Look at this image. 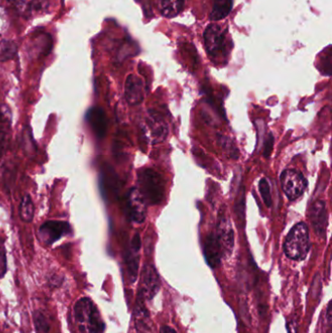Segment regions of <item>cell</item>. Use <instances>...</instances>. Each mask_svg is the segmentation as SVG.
<instances>
[{"instance_id": "obj_1", "label": "cell", "mask_w": 332, "mask_h": 333, "mask_svg": "<svg viewBox=\"0 0 332 333\" xmlns=\"http://www.w3.org/2000/svg\"><path fill=\"white\" fill-rule=\"evenodd\" d=\"M74 319L81 333H102L104 323L95 303L88 297L80 298L74 305Z\"/></svg>"}, {"instance_id": "obj_2", "label": "cell", "mask_w": 332, "mask_h": 333, "mask_svg": "<svg viewBox=\"0 0 332 333\" xmlns=\"http://www.w3.org/2000/svg\"><path fill=\"white\" fill-rule=\"evenodd\" d=\"M284 250L286 255L292 260H303L310 250V235L306 223L299 222L292 227L288 234Z\"/></svg>"}, {"instance_id": "obj_3", "label": "cell", "mask_w": 332, "mask_h": 333, "mask_svg": "<svg viewBox=\"0 0 332 333\" xmlns=\"http://www.w3.org/2000/svg\"><path fill=\"white\" fill-rule=\"evenodd\" d=\"M140 193L145 201L150 204H160L164 198V180L157 171L152 168H145L138 174Z\"/></svg>"}, {"instance_id": "obj_4", "label": "cell", "mask_w": 332, "mask_h": 333, "mask_svg": "<svg viewBox=\"0 0 332 333\" xmlns=\"http://www.w3.org/2000/svg\"><path fill=\"white\" fill-rule=\"evenodd\" d=\"M281 184L290 200L299 198L307 187V180L297 169H286L281 175Z\"/></svg>"}, {"instance_id": "obj_5", "label": "cell", "mask_w": 332, "mask_h": 333, "mask_svg": "<svg viewBox=\"0 0 332 333\" xmlns=\"http://www.w3.org/2000/svg\"><path fill=\"white\" fill-rule=\"evenodd\" d=\"M71 233V226L66 221L49 220L38 229V238L46 246H51L64 236Z\"/></svg>"}, {"instance_id": "obj_6", "label": "cell", "mask_w": 332, "mask_h": 333, "mask_svg": "<svg viewBox=\"0 0 332 333\" xmlns=\"http://www.w3.org/2000/svg\"><path fill=\"white\" fill-rule=\"evenodd\" d=\"M204 41L210 57L223 55L226 47V31L219 25H209L204 33Z\"/></svg>"}, {"instance_id": "obj_7", "label": "cell", "mask_w": 332, "mask_h": 333, "mask_svg": "<svg viewBox=\"0 0 332 333\" xmlns=\"http://www.w3.org/2000/svg\"><path fill=\"white\" fill-rule=\"evenodd\" d=\"M127 211L130 219L142 223L146 217V201L137 188L130 190L127 198Z\"/></svg>"}, {"instance_id": "obj_8", "label": "cell", "mask_w": 332, "mask_h": 333, "mask_svg": "<svg viewBox=\"0 0 332 333\" xmlns=\"http://www.w3.org/2000/svg\"><path fill=\"white\" fill-rule=\"evenodd\" d=\"M160 291V279L152 265H146L141 276L140 295L146 299H152Z\"/></svg>"}, {"instance_id": "obj_9", "label": "cell", "mask_w": 332, "mask_h": 333, "mask_svg": "<svg viewBox=\"0 0 332 333\" xmlns=\"http://www.w3.org/2000/svg\"><path fill=\"white\" fill-rule=\"evenodd\" d=\"M19 14L32 18L44 13L49 5L48 0H8Z\"/></svg>"}, {"instance_id": "obj_10", "label": "cell", "mask_w": 332, "mask_h": 333, "mask_svg": "<svg viewBox=\"0 0 332 333\" xmlns=\"http://www.w3.org/2000/svg\"><path fill=\"white\" fill-rule=\"evenodd\" d=\"M86 121L99 138L104 137L107 131V118L102 108L94 106L86 113Z\"/></svg>"}, {"instance_id": "obj_11", "label": "cell", "mask_w": 332, "mask_h": 333, "mask_svg": "<svg viewBox=\"0 0 332 333\" xmlns=\"http://www.w3.org/2000/svg\"><path fill=\"white\" fill-rule=\"evenodd\" d=\"M125 96L130 104L135 105L140 103L144 98V87L141 79L135 75H130L126 80Z\"/></svg>"}, {"instance_id": "obj_12", "label": "cell", "mask_w": 332, "mask_h": 333, "mask_svg": "<svg viewBox=\"0 0 332 333\" xmlns=\"http://www.w3.org/2000/svg\"><path fill=\"white\" fill-rule=\"evenodd\" d=\"M215 236L223 250V254H230L234 246V232L232 229V225L228 219L223 218L222 220H220L218 224L217 234Z\"/></svg>"}, {"instance_id": "obj_13", "label": "cell", "mask_w": 332, "mask_h": 333, "mask_svg": "<svg viewBox=\"0 0 332 333\" xmlns=\"http://www.w3.org/2000/svg\"><path fill=\"white\" fill-rule=\"evenodd\" d=\"M310 219L315 229V232L321 236L324 235L326 233L328 221L327 206L324 201H318L313 205L310 210Z\"/></svg>"}, {"instance_id": "obj_14", "label": "cell", "mask_w": 332, "mask_h": 333, "mask_svg": "<svg viewBox=\"0 0 332 333\" xmlns=\"http://www.w3.org/2000/svg\"><path fill=\"white\" fill-rule=\"evenodd\" d=\"M134 323L137 333H152L149 314L144 307L143 297L140 294L134 308Z\"/></svg>"}, {"instance_id": "obj_15", "label": "cell", "mask_w": 332, "mask_h": 333, "mask_svg": "<svg viewBox=\"0 0 332 333\" xmlns=\"http://www.w3.org/2000/svg\"><path fill=\"white\" fill-rule=\"evenodd\" d=\"M205 256L207 259L208 265L212 268L216 267L222 258L223 250L221 249V246L216 238L215 235L211 234L207 238L206 244H205Z\"/></svg>"}, {"instance_id": "obj_16", "label": "cell", "mask_w": 332, "mask_h": 333, "mask_svg": "<svg viewBox=\"0 0 332 333\" xmlns=\"http://www.w3.org/2000/svg\"><path fill=\"white\" fill-rule=\"evenodd\" d=\"M148 133H149V141L153 143L161 142L166 138L167 134L166 125L161 120L156 119L155 117L149 118L148 124Z\"/></svg>"}, {"instance_id": "obj_17", "label": "cell", "mask_w": 332, "mask_h": 333, "mask_svg": "<svg viewBox=\"0 0 332 333\" xmlns=\"http://www.w3.org/2000/svg\"><path fill=\"white\" fill-rule=\"evenodd\" d=\"M160 13L166 18H174L184 9V0H157Z\"/></svg>"}, {"instance_id": "obj_18", "label": "cell", "mask_w": 332, "mask_h": 333, "mask_svg": "<svg viewBox=\"0 0 332 333\" xmlns=\"http://www.w3.org/2000/svg\"><path fill=\"white\" fill-rule=\"evenodd\" d=\"M233 7V0H214L209 15L211 21H220L226 18Z\"/></svg>"}, {"instance_id": "obj_19", "label": "cell", "mask_w": 332, "mask_h": 333, "mask_svg": "<svg viewBox=\"0 0 332 333\" xmlns=\"http://www.w3.org/2000/svg\"><path fill=\"white\" fill-rule=\"evenodd\" d=\"M34 212H35V208H34L33 199L29 194H27L23 197L22 202L20 204V208H19L20 217L24 222L31 223L33 221Z\"/></svg>"}, {"instance_id": "obj_20", "label": "cell", "mask_w": 332, "mask_h": 333, "mask_svg": "<svg viewBox=\"0 0 332 333\" xmlns=\"http://www.w3.org/2000/svg\"><path fill=\"white\" fill-rule=\"evenodd\" d=\"M18 51L17 45L10 40L0 42V62H7L13 59Z\"/></svg>"}, {"instance_id": "obj_21", "label": "cell", "mask_w": 332, "mask_h": 333, "mask_svg": "<svg viewBox=\"0 0 332 333\" xmlns=\"http://www.w3.org/2000/svg\"><path fill=\"white\" fill-rule=\"evenodd\" d=\"M33 323L38 333H49L50 332V324L45 315L40 311H34Z\"/></svg>"}, {"instance_id": "obj_22", "label": "cell", "mask_w": 332, "mask_h": 333, "mask_svg": "<svg viewBox=\"0 0 332 333\" xmlns=\"http://www.w3.org/2000/svg\"><path fill=\"white\" fill-rule=\"evenodd\" d=\"M259 190L261 193V196L263 198V201L267 207H271L272 205V198H271V192H270V186L266 178H262L259 182Z\"/></svg>"}, {"instance_id": "obj_23", "label": "cell", "mask_w": 332, "mask_h": 333, "mask_svg": "<svg viewBox=\"0 0 332 333\" xmlns=\"http://www.w3.org/2000/svg\"><path fill=\"white\" fill-rule=\"evenodd\" d=\"M23 143H24V148L27 152H33L35 151V142L32 133V131L30 127H27L24 129V135H23Z\"/></svg>"}, {"instance_id": "obj_24", "label": "cell", "mask_w": 332, "mask_h": 333, "mask_svg": "<svg viewBox=\"0 0 332 333\" xmlns=\"http://www.w3.org/2000/svg\"><path fill=\"white\" fill-rule=\"evenodd\" d=\"M7 256L4 246V240L0 239V279L4 278L7 273Z\"/></svg>"}, {"instance_id": "obj_25", "label": "cell", "mask_w": 332, "mask_h": 333, "mask_svg": "<svg viewBox=\"0 0 332 333\" xmlns=\"http://www.w3.org/2000/svg\"><path fill=\"white\" fill-rule=\"evenodd\" d=\"M0 118L2 121H6V122H10L11 121V111L10 108L3 104L0 106Z\"/></svg>"}, {"instance_id": "obj_26", "label": "cell", "mask_w": 332, "mask_h": 333, "mask_svg": "<svg viewBox=\"0 0 332 333\" xmlns=\"http://www.w3.org/2000/svg\"><path fill=\"white\" fill-rule=\"evenodd\" d=\"M272 147H273V137L270 134V136L268 137V140L266 142V147H265V156H268L269 153H271L272 151Z\"/></svg>"}, {"instance_id": "obj_27", "label": "cell", "mask_w": 332, "mask_h": 333, "mask_svg": "<svg viewBox=\"0 0 332 333\" xmlns=\"http://www.w3.org/2000/svg\"><path fill=\"white\" fill-rule=\"evenodd\" d=\"M62 283H63V279L60 280L59 277L56 276V275L53 278L50 279V285L53 286V287H59V286H61Z\"/></svg>"}, {"instance_id": "obj_28", "label": "cell", "mask_w": 332, "mask_h": 333, "mask_svg": "<svg viewBox=\"0 0 332 333\" xmlns=\"http://www.w3.org/2000/svg\"><path fill=\"white\" fill-rule=\"evenodd\" d=\"M160 333H177L172 328L167 327V326H164L161 328L160 330Z\"/></svg>"}, {"instance_id": "obj_29", "label": "cell", "mask_w": 332, "mask_h": 333, "mask_svg": "<svg viewBox=\"0 0 332 333\" xmlns=\"http://www.w3.org/2000/svg\"><path fill=\"white\" fill-rule=\"evenodd\" d=\"M290 328L292 329V331H291V333H296V332H297V323L295 321H292L291 323H289L288 324V329H290Z\"/></svg>"}, {"instance_id": "obj_30", "label": "cell", "mask_w": 332, "mask_h": 333, "mask_svg": "<svg viewBox=\"0 0 332 333\" xmlns=\"http://www.w3.org/2000/svg\"><path fill=\"white\" fill-rule=\"evenodd\" d=\"M4 143H5V133L2 132V131H0V153H1L2 149H3Z\"/></svg>"}]
</instances>
